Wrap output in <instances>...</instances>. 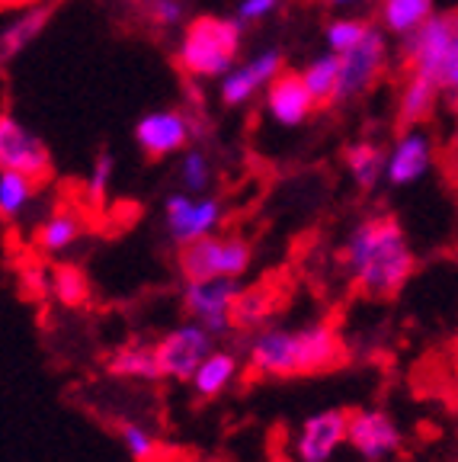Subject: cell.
Wrapping results in <instances>:
<instances>
[{"instance_id":"obj_1","label":"cell","mask_w":458,"mask_h":462,"mask_svg":"<svg viewBox=\"0 0 458 462\" xmlns=\"http://www.w3.org/2000/svg\"><path fill=\"white\" fill-rule=\"evenodd\" d=\"M346 356L337 328L315 321L305 328H260L247 344V363L263 379H298L340 366Z\"/></svg>"},{"instance_id":"obj_2","label":"cell","mask_w":458,"mask_h":462,"mask_svg":"<svg viewBox=\"0 0 458 462\" xmlns=\"http://www.w3.org/2000/svg\"><path fill=\"white\" fill-rule=\"evenodd\" d=\"M344 263L356 289L369 299H394L417 267L401 225L391 216L359 222L344 247Z\"/></svg>"},{"instance_id":"obj_3","label":"cell","mask_w":458,"mask_h":462,"mask_svg":"<svg viewBox=\"0 0 458 462\" xmlns=\"http://www.w3.org/2000/svg\"><path fill=\"white\" fill-rule=\"evenodd\" d=\"M241 49V26L218 16H199L189 23L183 45H179V68L193 78H215L234 61Z\"/></svg>"},{"instance_id":"obj_4","label":"cell","mask_w":458,"mask_h":462,"mask_svg":"<svg viewBox=\"0 0 458 462\" xmlns=\"http://www.w3.org/2000/svg\"><path fill=\"white\" fill-rule=\"evenodd\" d=\"M253 247L241 238H196L179 245V273L187 280H215V276H243L251 270Z\"/></svg>"},{"instance_id":"obj_5","label":"cell","mask_w":458,"mask_h":462,"mask_svg":"<svg viewBox=\"0 0 458 462\" xmlns=\"http://www.w3.org/2000/svg\"><path fill=\"white\" fill-rule=\"evenodd\" d=\"M241 276H215V280H187L183 282V309L196 321L208 328L215 337L234 334V302L241 296Z\"/></svg>"},{"instance_id":"obj_6","label":"cell","mask_w":458,"mask_h":462,"mask_svg":"<svg viewBox=\"0 0 458 462\" xmlns=\"http://www.w3.org/2000/svg\"><path fill=\"white\" fill-rule=\"evenodd\" d=\"M215 334L208 331L202 321H183L173 331H167L158 340V356H160V369H164V379L173 383H193L196 369L206 360L212 350H215Z\"/></svg>"},{"instance_id":"obj_7","label":"cell","mask_w":458,"mask_h":462,"mask_svg":"<svg viewBox=\"0 0 458 462\" xmlns=\"http://www.w3.org/2000/svg\"><path fill=\"white\" fill-rule=\"evenodd\" d=\"M346 447H353V453L362 456L365 462H388L401 453L404 433L381 408H359V411H350Z\"/></svg>"},{"instance_id":"obj_8","label":"cell","mask_w":458,"mask_h":462,"mask_svg":"<svg viewBox=\"0 0 458 462\" xmlns=\"http://www.w3.org/2000/svg\"><path fill=\"white\" fill-rule=\"evenodd\" d=\"M346 427H350V411L344 408H324L308 414L295 433V459L330 462L340 447H346Z\"/></svg>"},{"instance_id":"obj_9","label":"cell","mask_w":458,"mask_h":462,"mask_svg":"<svg viewBox=\"0 0 458 462\" xmlns=\"http://www.w3.org/2000/svg\"><path fill=\"white\" fill-rule=\"evenodd\" d=\"M0 164H4V171H23L36 183H45L51 177L49 148L36 135L20 129L10 113H4V119H0Z\"/></svg>"},{"instance_id":"obj_10","label":"cell","mask_w":458,"mask_h":462,"mask_svg":"<svg viewBox=\"0 0 458 462\" xmlns=\"http://www.w3.org/2000/svg\"><path fill=\"white\" fill-rule=\"evenodd\" d=\"M381 65H385V39L381 32L369 29L362 36V42H356L350 51H344L340 58V84H337V103L353 100L362 90L372 87V80L379 78Z\"/></svg>"},{"instance_id":"obj_11","label":"cell","mask_w":458,"mask_h":462,"mask_svg":"<svg viewBox=\"0 0 458 462\" xmlns=\"http://www.w3.org/2000/svg\"><path fill=\"white\" fill-rule=\"evenodd\" d=\"M222 222V202L218 199H189L183 193L167 196V231L177 245H189L196 238H206Z\"/></svg>"},{"instance_id":"obj_12","label":"cell","mask_w":458,"mask_h":462,"mask_svg":"<svg viewBox=\"0 0 458 462\" xmlns=\"http://www.w3.org/2000/svg\"><path fill=\"white\" fill-rule=\"evenodd\" d=\"M282 302H286V282L279 276H266L253 286H243L234 302V311H231L234 328L243 334L260 331V328L270 325V318L282 309Z\"/></svg>"},{"instance_id":"obj_13","label":"cell","mask_w":458,"mask_h":462,"mask_svg":"<svg viewBox=\"0 0 458 462\" xmlns=\"http://www.w3.org/2000/svg\"><path fill=\"white\" fill-rule=\"evenodd\" d=\"M270 113L279 119L282 125H298L311 116V109L317 106L315 97H311L308 84H305V74L295 71H279L270 80Z\"/></svg>"},{"instance_id":"obj_14","label":"cell","mask_w":458,"mask_h":462,"mask_svg":"<svg viewBox=\"0 0 458 462\" xmlns=\"http://www.w3.org/2000/svg\"><path fill=\"white\" fill-rule=\"evenodd\" d=\"M135 138H138V144H142V152L148 154L151 161H160L187 144L189 125L179 113H154L138 123Z\"/></svg>"},{"instance_id":"obj_15","label":"cell","mask_w":458,"mask_h":462,"mask_svg":"<svg viewBox=\"0 0 458 462\" xmlns=\"http://www.w3.org/2000/svg\"><path fill=\"white\" fill-rule=\"evenodd\" d=\"M106 373L113 379H129V383H160L164 379L158 346L142 344V340L115 346L106 360Z\"/></svg>"},{"instance_id":"obj_16","label":"cell","mask_w":458,"mask_h":462,"mask_svg":"<svg viewBox=\"0 0 458 462\" xmlns=\"http://www.w3.org/2000/svg\"><path fill=\"white\" fill-rule=\"evenodd\" d=\"M443 94V84L430 74L410 71L408 74V87H404L401 106H398V132H410L414 125L426 123L436 106V97Z\"/></svg>"},{"instance_id":"obj_17","label":"cell","mask_w":458,"mask_h":462,"mask_svg":"<svg viewBox=\"0 0 458 462\" xmlns=\"http://www.w3.org/2000/svg\"><path fill=\"white\" fill-rule=\"evenodd\" d=\"M282 71V51H263L260 58H253L251 65L237 68L234 74H228L222 84V100L228 103V106H237V103H243L247 97L257 90L260 84H270L276 74Z\"/></svg>"},{"instance_id":"obj_18","label":"cell","mask_w":458,"mask_h":462,"mask_svg":"<svg viewBox=\"0 0 458 462\" xmlns=\"http://www.w3.org/2000/svg\"><path fill=\"white\" fill-rule=\"evenodd\" d=\"M237 373H241V360H237L234 350H212L206 360L199 363L193 375V392L196 398H218L222 392H228L234 385Z\"/></svg>"},{"instance_id":"obj_19","label":"cell","mask_w":458,"mask_h":462,"mask_svg":"<svg viewBox=\"0 0 458 462\" xmlns=\"http://www.w3.org/2000/svg\"><path fill=\"white\" fill-rule=\"evenodd\" d=\"M430 167V144L426 138L410 132V135H401L394 154L388 158V180L394 187H404V183H414L417 177H423V171Z\"/></svg>"},{"instance_id":"obj_20","label":"cell","mask_w":458,"mask_h":462,"mask_svg":"<svg viewBox=\"0 0 458 462\" xmlns=\"http://www.w3.org/2000/svg\"><path fill=\"white\" fill-rule=\"evenodd\" d=\"M55 4L58 0H39V4H32L29 10H23L20 20H16L14 26H7V32H4V39H0V55H4V61H10L16 51L26 49V45L42 32L45 23H49L51 14H55Z\"/></svg>"},{"instance_id":"obj_21","label":"cell","mask_w":458,"mask_h":462,"mask_svg":"<svg viewBox=\"0 0 458 462\" xmlns=\"http://www.w3.org/2000/svg\"><path fill=\"white\" fill-rule=\"evenodd\" d=\"M84 231V218L71 209H58L51 218H45L42 225L32 235V245H36L39 254H61L80 238Z\"/></svg>"},{"instance_id":"obj_22","label":"cell","mask_w":458,"mask_h":462,"mask_svg":"<svg viewBox=\"0 0 458 462\" xmlns=\"http://www.w3.org/2000/svg\"><path fill=\"white\" fill-rule=\"evenodd\" d=\"M51 296L65 309H80L90 299V280L74 263H55L51 267Z\"/></svg>"},{"instance_id":"obj_23","label":"cell","mask_w":458,"mask_h":462,"mask_svg":"<svg viewBox=\"0 0 458 462\" xmlns=\"http://www.w3.org/2000/svg\"><path fill=\"white\" fill-rule=\"evenodd\" d=\"M346 167H350L353 180L362 189H372L379 183L381 171H388V161L381 154V148H375L372 142H359L353 148H346Z\"/></svg>"},{"instance_id":"obj_24","label":"cell","mask_w":458,"mask_h":462,"mask_svg":"<svg viewBox=\"0 0 458 462\" xmlns=\"http://www.w3.org/2000/svg\"><path fill=\"white\" fill-rule=\"evenodd\" d=\"M39 183L32 177H26L23 171H4L0 177V212H4V222H14L23 209H26L32 196H36Z\"/></svg>"},{"instance_id":"obj_25","label":"cell","mask_w":458,"mask_h":462,"mask_svg":"<svg viewBox=\"0 0 458 462\" xmlns=\"http://www.w3.org/2000/svg\"><path fill=\"white\" fill-rule=\"evenodd\" d=\"M305 84H308L311 97L317 106H334L337 103V84H340V58L327 55L305 71Z\"/></svg>"},{"instance_id":"obj_26","label":"cell","mask_w":458,"mask_h":462,"mask_svg":"<svg viewBox=\"0 0 458 462\" xmlns=\"http://www.w3.org/2000/svg\"><path fill=\"white\" fill-rule=\"evenodd\" d=\"M430 10L433 0H385L381 14H385L388 29L408 36V32H414V29H420L423 23L430 20Z\"/></svg>"},{"instance_id":"obj_27","label":"cell","mask_w":458,"mask_h":462,"mask_svg":"<svg viewBox=\"0 0 458 462\" xmlns=\"http://www.w3.org/2000/svg\"><path fill=\"white\" fill-rule=\"evenodd\" d=\"M119 437H122V447L125 453L132 456L135 462H160V440L148 427L135 424V420H122L119 424Z\"/></svg>"},{"instance_id":"obj_28","label":"cell","mask_w":458,"mask_h":462,"mask_svg":"<svg viewBox=\"0 0 458 462\" xmlns=\"http://www.w3.org/2000/svg\"><path fill=\"white\" fill-rule=\"evenodd\" d=\"M20 289L26 299H45L51 296V270L42 260H26L20 263Z\"/></svg>"},{"instance_id":"obj_29","label":"cell","mask_w":458,"mask_h":462,"mask_svg":"<svg viewBox=\"0 0 458 462\" xmlns=\"http://www.w3.org/2000/svg\"><path fill=\"white\" fill-rule=\"evenodd\" d=\"M369 29L372 26L362 20H337L327 26V42L337 55H344V51H350L356 42H362V36L369 32Z\"/></svg>"},{"instance_id":"obj_30","label":"cell","mask_w":458,"mask_h":462,"mask_svg":"<svg viewBox=\"0 0 458 462\" xmlns=\"http://www.w3.org/2000/svg\"><path fill=\"white\" fill-rule=\"evenodd\" d=\"M439 84H443V97H445V103H449V109L458 113V29H455V36H452L449 55H445L443 74H439Z\"/></svg>"},{"instance_id":"obj_31","label":"cell","mask_w":458,"mask_h":462,"mask_svg":"<svg viewBox=\"0 0 458 462\" xmlns=\"http://www.w3.org/2000/svg\"><path fill=\"white\" fill-rule=\"evenodd\" d=\"M179 177H183L187 189H193V193H202V189L208 187V161L202 158L199 152L187 154V161H183V171H179Z\"/></svg>"},{"instance_id":"obj_32","label":"cell","mask_w":458,"mask_h":462,"mask_svg":"<svg viewBox=\"0 0 458 462\" xmlns=\"http://www.w3.org/2000/svg\"><path fill=\"white\" fill-rule=\"evenodd\" d=\"M109 177H113V158H109V152H103L100 158H96V167H94V173H90V180H87V196H90L94 202H103L106 187H109Z\"/></svg>"},{"instance_id":"obj_33","label":"cell","mask_w":458,"mask_h":462,"mask_svg":"<svg viewBox=\"0 0 458 462\" xmlns=\"http://www.w3.org/2000/svg\"><path fill=\"white\" fill-rule=\"evenodd\" d=\"M144 7H148L151 23L158 26H173L179 20V0H144Z\"/></svg>"},{"instance_id":"obj_34","label":"cell","mask_w":458,"mask_h":462,"mask_svg":"<svg viewBox=\"0 0 458 462\" xmlns=\"http://www.w3.org/2000/svg\"><path fill=\"white\" fill-rule=\"evenodd\" d=\"M270 10H276V0H243L241 4L243 20H257V16H266Z\"/></svg>"},{"instance_id":"obj_35","label":"cell","mask_w":458,"mask_h":462,"mask_svg":"<svg viewBox=\"0 0 458 462\" xmlns=\"http://www.w3.org/2000/svg\"><path fill=\"white\" fill-rule=\"evenodd\" d=\"M32 4H39V0H4V7L14 10V7H32Z\"/></svg>"},{"instance_id":"obj_36","label":"cell","mask_w":458,"mask_h":462,"mask_svg":"<svg viewBox=\"0 0 458 462\" xmlns=\"http://www.w3.org/2000/svg\"><path fill=\"white\" fill-rule=\"evenodd\" d=\"M334 4H346V0H334Z\"/></svg>"},{"instance_id":"obj_37","label":"cell","mask_w":458,"mask_h":462,"mask_svg":"<svg viewBox=\"0 0 458 462\" xmlns=\"http://www.w3.org/2000/svg\"><path fill=\"white\" fill-rule=\"evenodd\" d=\"M132 4H144V0H132Z\"/></svg>"}]
</instances>
